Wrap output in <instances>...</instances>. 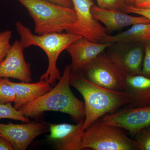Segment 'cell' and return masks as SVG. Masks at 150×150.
I'll list each match as a JSON object with an SVG mask.
<instances>
[{"label": "cell", "mask_w": 150, "mask_h": 150, "mask_svg": "<svg viewBox=\"0 0 150 150\" xmlns=\"http://www.w3.org/2000/svg\"><path fill=\"white\" fill-rule=\"evenodd\" d=\"M71 66L65 67L63 74L50 91L18 109L25 117H36L46 111L66 113L76 123L85 118L84 103L77 98L70 88Z\"/></svg>", "instance_id": "6da1fadb"}, {"label": "cell", "mask_w": 150, "mask_h": 150, "mask_svg": "<svg viewBox=\"0 0 150 150\" xmlns=\"http://www.w3.org/2000/svg\"><path fill=\"white\" fill-rule=\"evenodd\" d=\"M70 83L81 94L84 101L86 115L82 126L83 131L104 115L115 112L130 103L125 92L111 90L92 83L81 72L71 73Z\"/></svg>", "instance_id": "7a4b0ae2"}, {"label": "cell", "mask_w": 150, "mask_h": 150, "mask_svg": "<svg viewBox=\"0 0 150 150\" xmlns=\"http://www.w3.org/2000/svg\"><path fill=\"white\" fill-rule=\"evenodd\" d=\"M16 26L20 36V42L23 48L37 46L46 53L48 61V69L40 76V80L46 81L54 86L62 76L57 66L59 56L73 42L82 36L69 33L35 35L20 21L17 22Z\"/></svg>", "instance_id": "3957f363"}, {"label": "cell", "mask_w": 150, "mask_h": 150, "mask_svg": "<svg viewBox=\"0 0 150 150\" xmlns=\"http://www.w3.org/2000/svg\"><path fill=\"white\" fill-rule=\"evenodd\" d=\"M27 10L35 23V33L43 35L68 31L74 24V9L47 0H16Z\"/></svg>", "instance_id": "277c9868"}, {"label": "cell", "mask_w": 150, "mask_h": 150, "mask_svg": "<svg viewBox=\"0 0 150 150\" xmlns=\"http://www.w3.org/2000/svg\"><path fill=\"white\" fill-rule=\"evenodd\" d=\"M93 150H137L134 139L122 129L105 124L100 118L84 131L81 149Z\"/></svg>", "instance_id": "5b68a950"}, {"label": "cell", "mask_w": 150, "mask_h": 150, "mask_svg": "<svg viewBox=\"0 0 150 150\" xmlns=\"http://www.w3.org/2000/svg\"><path fill=\"white\" fill-rule=\"evenodd\" d=\"M92 83L115 91H123L125 76L106 54L100 55L81 71Z\"/></svg>", "instance_id": "8992f818"}, {"label": "cell", "mask_w": 150, "mask_h": 150, "mask_svg": "<svg viewBox=\"0 0 150 150\" xmlns=\"http://www.w3.org/2000/svg\"><path fill=\"white\" fill-rule=\"evenodd\" d=\"M76 21L67 33L81 35L95 43H104L109 35L107 30L94 18L91 8L95 5L92 0H71Z\"/></svg>", "instance_id": "52a82bcc"}, {"label": "cell", "mask_w": 150, "mask_h": 150, "mask_svg": "<svg viewBox=\"0 0 150 150\" xmlns=\"http://www.w3.org/2000/svg\"><path fill=\"white\" fill-rule=\"evenodd\" d=\"M105 124L125 129L132 135L150 126V105L141 107L128 106L124 109L102 117Z\"/></svg>", "instance_id": "ba28073f"}, {"label": "cell", "mask_w": 150, "mask_h": 150, "mask_svg": "<svg viewBox=\"0 0 150 150\" xmlns=\"http://www.w3.org/2000/svg\"><path fill=\"white\" fill-rule=\"evenodd\" d=\"M48 130L46 124L35 121L20 124L0 123V136L8 141L14 150L27 149L35 138Z\"/></svg>", "instance_id": "9c48e42d"}, {"label": "cell", "mask_w": 150, "mask_h": 150, "mask_svg": "<svg viewBox=\"0 0 150 150\" xmlns=\"http://www.w3.org/2000/svg\"><path fill=\"white\" fill-rule=\"evenodd\" d=\"M131 45V43H113L112 48L106 53L125 76L141 72L143 67L144 48Z\"/></svg>", "instance_id": "30bf717a"}, {"label": "cell", "mask_w": 150, "mask_h": 150, "mask_svg": "<svg viewBox=\"0 0 150 150\" xmlns=\"http://www.w3.org/2000/svg\"><path fill=\"white\" fill-rule=\"evenodd\" d=\"M113 43H95L83 37L73 42L66 49L71 59V73L81 72Z\"/></svg>", "instance_id": "8fae6325"}, {"label": "cell", "mask_w": 150, "mask_h": 150, "mask_svg": "<svg viewBox=\"0 0 150 150\" xmlns=\"http://www.w3.org/2000/svg\"><path fill=\"white\" fill-rule=\"evenodd\" d=\"M23 49L20 41L14 42L0 64V78H13L23 82L31 81L30 67L25 60Z\"/></svg>", "instance_id": "7c38bea8"}, {"label": "cell", "mask_w": 150, "mask_h": 150, "mask_svg": "<svg viewBox=\"0 0 150 150\" xmlns=\"http://www.w3.org/2000/svg\"><path fill=\"white\" fill-rule=\"evenodd\" d=\"M83 122L76 124L63 123L49 125L48 139L56 149L81 150Z\"/></svg>", "instance_id": "4fadbf2b"}, {"label": "cell", "mask_w": 150, "mask_h": 150, "mask_svg": "<svg viewBox=\"0 0 150 150\" xmlns=\"http://www.w3.org/2000/svg\"><path fill=\"white\" fill-rule=\"evenodd\" d=\"M91 11L94 18L103 23L106 30L109 32L130 25L150 22L147 18L144 16H132L122 12L100 8L96 5L92 7Z\"/></svg>", "instance_id": "5bb4252c"}, {"label": "cell", "mask_w": 150, "mask_h": 150, "mask_svg": "<svg viewBox=\"0 0 150 150\" xmlns=\"http://www.w3.org/2000/svg\"><path fill=\"white\" fill-rule=\"evenodd\" d=\"M129 97L128 106L141 107L150 105V76L141 74L126 76L124 90Z\"/></svg>", "instance_id": "9a60e30c"}, {"label": "cell", "mask_w": 150, "mask_h": 150, "mask_svg": "<svg viewBox=\"0 0 150 150\" xmlns=\"http://www.w3.org/2000/svg\"><path fill=\"white\" fill-rule=\"evenodd\" d=\"M16 93V99L13 107L17 110L41 96L52 89V86L45 81L38 82L14 83L9 81Z\"/></svg>", "instance_id": "2e32d148"}, {"label": "cell", "mask_w": 150, "mask_h": 150, "mask_svg": "<svg viewBox=\"0 0 150 150\" xmlns=\"http://www.w3.org/2000/svg\"><path fill=\"white\" fill-rule=\"evenodd\" d=\"M150 39V22L134 25L129 29L116 35H108L104 43H141Z\"/></svg>", "instance_id": "e0dca14e"}, {"label": "cell", "mask_w": 150, "mask_h": 150, "mask_svg": "<svg viewBox=\"0 0 150 150\" xmlns=\"http://www.w3.org/2000/svg\"><path fill=\"white\" fill-rule=\"evenodd\" d=\"M2 118L18 120L25 123L30 121L28 118L23 115L20 110H17L12 105L11 103H0V119Z\"/></svg>", "instance_id": "ac0fdd59"}, {"label": "cell", "mask_w": 150, "mask_h": 150, "mask_svg": "<svg viewBox=\"0 0 150 150\" xmlns=\"http://www.w3.org/2000/svg\"><path fill=\"white\" fill-rule=\"evenodd\" d=\"M8 78H0V103L14 102L16 93Z\"/></svg>", "instance_id": "d6986e66"}, {"label": "cell", "mask_w": 150, "mask_h": 150, "mask_svg": "<svg viewBox=\"0 0 150 150\" xmlns=\"http://www.w3.org/2000/svg\"><path fill=\"white\" fill-rule=\"evenodd\" d=\"M137 150H150V126L134 135Z\"/></svg>", "instance_id": "ffe728a7"}, {"label": "cell", "mask_w": 150, "mask_h": 150, "mask_svg": "<svg viewBox=\"0 0 150 150\" xmlns=\"http://www.w3.org/2000/svg\"><path fill=\"white\" fill-rule=\"evenodd\" d=\"M98 6L104 9L125 13L128 5L126 0H96Z\"/></svg>", "instance_id": "44dd1931"}, {"label": "cell", "mask_w": 150, "mask_h": 150, "mask_svg": "<svg viewBox=\"0 0 150 150\" xmlns=\"http://www.w3.org/2000/svg\"><path fill=\"white\" fill-rule=\"evenodd\" d=\"M12 36L11 30H6L0 32V62L5 58L11 45L10 40Z\"/></svg>", "instance_id": "7402d4cb"}, {"label": "cell", "mask_w": 150, "mask_h": 150, "mask_svg": "<svg viewBox=\"0 0 150 150\" xmlns=\"http://www.w3.org/2000/svg\"><path fill=\"white\" fill-rule=\"evenodd\" d=\"M144 55L141 74L150 76V40L144 43Z\"/></svg>", "instance_id": "603a6c76"}, {"label": "cell", "mask_w": 150, "mask_h": 150, "mask_svg": "<svg viewBox=\"0 0 150 150\" xmlns=\"http://www.w3.org/2000/svg\"><path fill=\"white\" fill-rule=\"evenodd\" d=\"M125 13L139 15L146 18L150 21V9L139 8L133 6H128L126 8Z\"/></svg>", "instance_id": "cb8c5ba5"}, {"label": "cell", "mask_w": 150, "mask_h": 150, "mask_svg": "<svg viewBox=\"0 0 150 150\" xmlns=\"http://www.w3.org/2000/svg\"><path fill=\"white\" fill-rule=\"evenodd\" d=\"M132 6L139 8L150 9V0H135Z\"/></svg>", "instance_id": "d4e9b609"}, {"label": "cell", "mask_w": 150, "mask_h": 150, "mask_svg": "<svg viewBox=\"0 0 150 150\" xmlns=\"http://www.w3.org/2000/svg\"><path fill=\"white\" fill-rule=\"evenodd\" d=\"M47 1L59 5L74 9V6H73L71 0H47Z\"/></svg>", "instance_id": "484cf974"}, {"label": "cell", "mask_w": 150, "mask_h": 150, "mask_svg": "<svg viewBox=\"0 0 150 150\" xmlns=\"http://www.w3.org/2000/svg\"><path fill=\"white\" fill-rule=\"evenodd\" d=\"M11 143L3 137L0 136V150H13Z\"/></svg>", "instance_id": "4316f807"}, {"label": "cell", "mask_w": 150, "mask_h": 150, "mask_svg": "<svg viewBox=\"0 0 150 150\" xmlns=\"http://www.w3.org/2000/svg\"><path fill=\"white\" fill-rule=\"evenodd\" d=\"M126 2L129 6H132L134 4L135 0H126Z\"/></svg>", "instance_id": "83f0119b"}, {"label": "cell", "mask_w": 150, "mask_h": 150, "mask_svg": "<svg viewBox=\"0 0 150 150\" xmlns=\"http://www.w3.org/2000/svg\"><path fill=\"white\" fill-rule=\"evenodd\" d=\"M1 62H0V64H1Z\"/></svg>", "instance_id": "f1b7e54d"}]
</instances>
